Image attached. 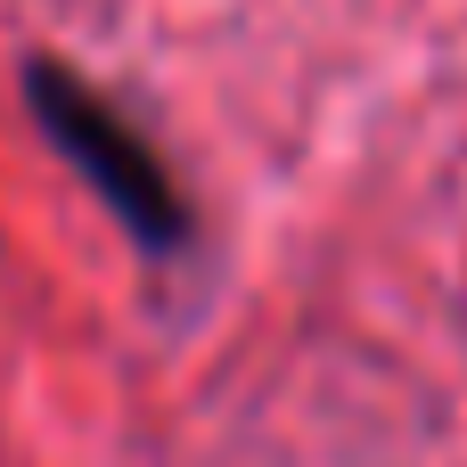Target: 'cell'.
Here are the masks:
<instances>
[{
  "instance_id": "cell-1",
  "label": "cell",
  "mask_w": 467,
  "mask_h": 467,
  "mask_svg": "<svg viewBox=\"0 0 467 467\" xmlns=\"http://www.w3.org/2000/svg\"><path fill=\"white\" fill-rule=\"evenodd\" d=\"M25 107L41 123V140L74 164V181L123 222L131 246H148V254L189 246V205H181L172 172L156 164V148L140 140V123L115 99H99L66 57H25Z\"/></svg>"
}]
</instances>
